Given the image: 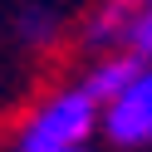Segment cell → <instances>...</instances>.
<instances>
[{
  "mask_svg": "<svg viewBox=\"0 0 152 152\" xmlns=\"http://www.w3.org/2000/svg\"><path fill=\"white\" fill-rule=\"evenodd\" d=\"M128 54H132V59H142V64H152V5H137V15H132Z\"/></svg>",
  "mask_w": 152,
  "mask_h": 152,
  "instance_id": "obj_6",
  "label": "cell"
},
{
  "mask_svg": "<svg viewBox=\"0 0 152 152\" xmlns=\"http://www.w3.org/2000/svg\"><path fill=\"white\" fill-rule=\"evenodd\" d=\"M79 152H88V147H79Z\"/></svg>",
  "mask_w": 152,
  "mask_h": 152,
  "instance_id": "obj_7",
  "label": "cell"
},
{
  "mask_svg": "<svg viewBox=\"0 0 152 152\" xmlns=\"http://www.w3.org/2000/svg\"><path fill=\"white\" fill-rule=\"evenodd\" d=\"M54 30H59V15H54L49 5H30V10H20V34H25L30 44L54 39Z\"/></svg>",
  "mask_w": 152,
  "mask_h": 152,
  "instance_id": "obj_5",
  "label": "cell"
},
{
  "mask_svg": "<svg viewBox=\"0 0 152 152\" xmlns=\"http://www.w3.org/2000/svg\"><path fill=\"white\" fill-rule=\"evenodd\" d=\"M142 69H147V64H142V59H132L128 49H123V54H98V64H93V69H88V79H83V93H88L98 108H108V103L118 98V93L128 88V83L137 79Z\"/></svg>",
  "mask_w": 152,
  "mask_h": 152,
  "instance_id": "obj_3",
  "label": "cell"
},
{
  "mask_svg": "<svg viewBox=\"0 0 152 152\" xmlns=\"http://www.w3.org/2000/svg\"><path fill=\"white\" fill-rule=\"evenodd\" d=\"M98 128L108 132L113 147H128V152L152 147V64L103 108V123H98Z\"/></svg>",
  "mask_w": 152,
  "mask_h": 152,
  "instance_id": "obj_2",
  "label": "cell"
},
{
  "mask_svg": "<svg viewBox=\"0 0 152 152\" xmlns=\"http://www.w3.org/2000/svg\"><path fill=\"white\" fill-rule=\"evenodd\" d=\"M132 15H137V5H98V10L88 15V25H83L88 49H113V44H128Z\"/></svg>",
  "mask_w": 152,
  "mask_h": 152,
  "instance_id": "obj_4",
  "label": "cell"
},
{
  "mask_svg": "<svg viewBox=\"0 0 152 152\" xmlns=\"http://www.w3.org/2000/svg\"><path fill=\"white\" fill-rule=\"evenodd\" d=\"M103 123V108L79 88H59L30 113V123L20 128L15 152H79L93 137V128Z\"/></svg>",
  "mask_w": 152,
  "mask_h": 152,
  "instance_id": "obj_1",
  "label": "cell"
}]
</instances>
